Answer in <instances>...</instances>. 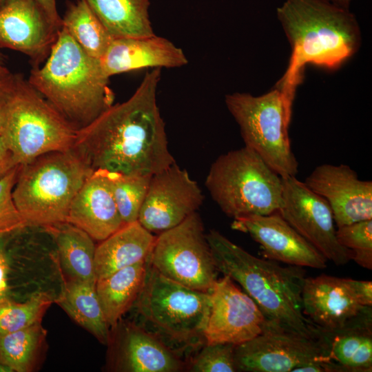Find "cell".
I'll return each instance as SVG.
<instances>
[{"mask_svg":"<svg viewBox=\"0 0 372 372\" xmlns=\"http://www.w3.org/2000/svg\"><path fill=\"white\" fill-rule=\"evenodd\" d=\"M161 68L146 72L134 94L80 130L74 148L93 170L153 175L174 163L157 104Z\"/></svg>","mask_w":372,"mask_h":372,"instance_id":"cell-1","label":"cell"},{"mask_svg":"<svg viewBox=\"0 0 372 372\" xmlns=\"http://www.w3.org/2000/svg\"><path fill=\"white\" fill-rule=\"evenodd\" d=\"M277 17L290 43L291 55L276 87L291 101L306 65L336 70L359 49L358 23L347 8L326 0H287L278 8Z\"/></svg>","mask_w":372,"mask_h":372,"instance_id":"cell-2","label":"cell"},{"mask_svg":"<svg viewBox=\"0 0 372 372\" xmlns=\"http://www.w3.org/2000/svg\"><path fill=\"white\" fill-rule=\"evenodd\" d=\"M218 271L238 283L267 320L302 336L316 338L318 329L304 315L302 267H282L253 256L219 231L206 234Z\"/></svg>","mask_w":372,"mask_h":372,"instance_id":"cell-3","label":"cell"},{"mask_svg":"<svg viewBox=\"0 0 372 372\" xmlns=\"http://www.w3.org/2000/svg\"><path fill=\"white\" fill-rule=\"evenodd\" d=\"M99 59L88 55L63 26L45 63L28 83L76 130L113 105L114 94Z\"/></svg>","mask_w":372,"mask_h":372,"instance_id":"cell-4","label":"cell"},{"mask_svg":"<svg viewBox=\"0 0 372 372\" xmlns=\"http://www.w3.org/2000/svg\"><path fill=\"white\" fill-rule=\"evenodd\" d=\"M93 171L74 147L19 165L12 196L25 227L67 222L76 194Z\"/></svg>","mask_w":372,"mask_h":372,"instance_id":"cell-5","label":"cell"},{"mask_svg":"<svg viewBox=\"0 0 372 372\" xmlns=\"http://www.w3.org/2000/svg\"><path fill=\"white\" fill-rule=\"evenodd\" d=\"M134 306L145 325L143 327L174 352L205 344L209 292L173 281L148 262L145 283Z\"/></svg>","mask_w":372,"mask_h":372,"instance_id":"cell-6","label":"cell"},{"mask_svg":"<svg viewBox=\"0 0 372 372\" xmlns=\"http://www.w3.org/2000/svg\"><path fill=\"white\" fill-rule=\"evenodd\" d=\"M205 186L220 209L234 219L271 214L281 203L282 178L246 146L219 156Z\"/></svg>","mask_w":372,"mask_h":372,"instance_id":"cell-7","label":"cell"},{"mask_svg":"<svg viewBox=\"0 0 372 372\" xmlns=\"http://www.w3.org/2000/svg\"><path fill=\"white\" fill-rule=\"evenodd\" d=\"M77 132L28 80L16 75L2 136L17 165L72 149Z\"/></svg>","mask_w":372,"mask_h":372,"instance_id":"cell-8","label":"cell"},{"mask_svg":"<svg viewBox=\"0 0 372 372\" xmlns=\"http://www.w3.org/2000/svg\"><path fill=\"white\" fill-rule=\"evenodd\" d=\"M225 104L240 127L245 146L254 150L281 178L296 176L298 163L288 127L292 106L278 87L261 96L234 92Z\"/></svg>","mask_w":372,"mask_h":372,"instance_id":"cell-9","label":"cell"},{"mask_svg":"<svg viewBox=\"0 0 372 372\" xmlns=\"http://www.w3.org/2000/svg\"><path fill=\"white\" fill-rule=\"evenodd\" d=\"M148 262L163 276L196 290L210 292L217 280L218 271L197 211L156 237Z\"/></svg>","mask_w":372,"mask_h":372,"instance_id":"cell-10","label":"cell"},{"mask_svg":"<svg viewBox=\"0 0 372 372\" xmlns=\"http://www.w3.org/2000/svg\"><path fill=\"white\" fill-rule=\"evenodd\" d=\"M282 183L280 216L327 260L344 265L352 260L351 251L338 241L333 212L326 200L296 176L282 178Z\"/></svg>","mask_w":372,"mask_h":372,"instance_id":"cell-11","label":"cell"},{"mask_svg":"<svg viewBox=\"0 0 372 372\" xmlns=\"http://www.w3.org/2000/svg\"><path fill=\"white\" fill-rule=\"evenodd\" d=\"M237 371L292 372L318 360H329L317 338L302 336L267 320L262 332L234 350Z\"/></svg>","mask_w":372,"mask_h":372,"instance_id":"cell-12","label":"cell"},{"mask_svg":"<svg viewBox=\"0 0 372 372\" xmlns=\"http://www.w3.org/2000/svg\"><path fill=\"white\" fill-rule=\"evenodd\" d=\"M203 198L198 183L175 162L152 176L138 221L150 232L160 234L196 212Z\"/></svg>","mask_w":372,"mask_h":372,"instance_id":"cell-13","label":"cell"},{"mask_svg":"<svg viewBox=\"0 0 372 372\" xmlns=\"http://www.w3.org/2000/svg\"><path fill=\"white\" fill-rule=\"evenodd\" d=\"M204 331L205 344L238 345L260 334L267 319L254 300L229 276L217 279Z\"/></svg>","mask_w":372,"mask_h":372,"instance_id":"cell-14","label":"cell"},{"mask_svg":"<svg viewBox=\"0 0 372 372\" xmlns=\"http://www.w3.org/2000/svg\"><path fill=\"white\" fill-rule=\"evenodd\" d=\"M304 183L328 203L337 227L372 219V182L349 165H318Z\"/></svg>","mask_w":372,"mask_h":372,"instance_id":"cell-15","label":"cell"},{"mask_svg":"<svg viewBox=\"0 0 372 372\" xmlns=\"http://www.w3.org/2000/svg\"><path fill=\"white\" fill-rule=\"evenodd\" d=\"M60 29L34 0H7L0 6V48L27 55L33 67L46 60Z\"/></svg>","mask_w":372,"mask_h":372,"instance_id":"cell-16","label":"cell"},{"mask_svg":"<svg viewBox=\"0 0 372 372\" xmlns=\"http://www.w3.org/2000/svg\"><path fill=\"white\" fill-rule=\"evenodd\" d=\"M233 229L247 233L260 245L269 260L293 266L327 267L324 256L278 213L236 218Z\"/></svg>","mask_w":372,"mask_h":372,"instance_id":"cell-17","label":"cell"},{"mask_svg":"<svg viewBox=\"0 0 372 372\" xmlns=\"http://www.w3.org/2000/svg\"><path fill=\"white\" fill-rule=\"evenodd\" d=\"M304 315L320 331L341 328L366 309L349 278L322 274L305 277L301 293Z\"/></svg>","mask_w":372,"mask_h":372,"instance_id":"cell-18","label":"cell"},{"mask_svg":"<svg viewBox=\"0 0 372 372\" xmlns=\"http://www.w3.org/2000/svg\"><path fill=\"white\" fill-rule=\"evenodd\" d=\"M113 369L127 372H177L184 369L180 356L143 327L118 324L111 329Z\"/></svg>","mask_w":372,"mask_h":372,"instance_id":"cell-19","label":"cell"},{"mask_svg":"<svg viewBox=\"0 0 372 372\" xmlns=\"http://www.w3.org/2000/svg\"><path fill=\"white\" fill-rule=\"evenodd\" d=\"M107 76L145 68H179L188 63L183 50L155 34L114 38L99 59Z\"/></svg>","mask_w":372,"mask_h":372,"instance_id":"cell-20","label":"cell"},{"mask_svg":"<svg viewBox=\"0 0 372 372\" xmlns=\"http://www.w3.org/2000/svg\"><path fill=\"white\" fill-rule=\"evenodd\" d=\"M67 222L102 241L125 224L118 211L106 170L96 169L76 194Z\"/></svg>","mask_w":372,"mask_h":372,"instance_id":"cell-21","label":"cell"},{"mask_svg":"<svg viewBox=\"0 0 372 372\" xmlns=\"http://www.w3.org/2000/svg\"><path fill=\"white\" fill-rule=\"evenodd\" d=\"M316 338L327 358L340 372L372 371L371 307L340 329L318 330Z\"/></svg>","mask_w":372,"mask_h":372,"instance_id":"cell-22","label":"cell"},{"mask_svg":"<svg viewBox=\"0 0 372 372\" xmlns=\"http://www.w3.org/2000/svg\"><path fill=\"white\" fill-rule=\"evenodd\" d=\"M156 237L138 221L124 225L96 247L94 271L96 280L148 260Z\"/></svg>","mask_w":372,"mask_h":372,"instance_id":"cell-23","label":"cell"},{"mask_svg":"<svg viewBox=\"0 0 372 372\" xmlns=\"http://www.w3.org/2000/svg\"><path fill=\"white\" fill-rule=\"evenodd\" d=\"M148 260L121 269L96 280V291L105 320L112 329L133 307L142 290Z\"/></svg>","mask_w":372,"mask_h":372,"instance_id":"cell-24","label":"cell"},{"mask_svg":"<svg viewBox=\"0 0 372 372\" xmlns=\"http://www.w3.org/2000/svg\"><path fill=\"white\" fill-rule=\"evenodd\" d=\"M45 229L54 238L60 263L69 278L96 282L94 240L68 222Z\"/></svg>","mask_w":372,"mask_h":372,"instance_id":"cell-25","label":"cell"},{"mask_svg":"<svg viewBox=\"0 0 372 372\" xmlns=\"http://www.w3.org/2000/svg\"><path fill=\"white\" fill-rule=\"evenodd\" d=\"M96 282L69 278L55 302L99 342L108 344L111 329L98 298Z\"/></svg>","mask_w":372,"mask_h":372,"instance_id":"cell-26","label":"cell"},{"mask_svg":"<svg viewBox=\"0 0 372 372\" xmlns=\"http://www.w3.org/2000/svg\"><path fill=\"white\" fill-rule=\"evenodd\" d=\"M113 38L154 34L149 0H84Z\"/></svg>","mask_w":372,"mask_h":372,"instance_id":"cell-27","label":"cell"},{"mask_svg":"<svg viewBox=\"0 0 372 372\" xmlns=\"http://www.w3.org/2000/svg\"><path fill=\"white\" fill-rule=\"evenodd\" d=\"M62 26L88 55L99 60L114 39L84 0L68 4Z\"/></svg>","mask_w":372,"mask_h":372,"instance_id":"cell-28","label":"cell"},{"mask_svg":"<svg viewBox=\"0 0 372 372\" xmlns=\"http://www.w3.org/2000/svg\"><path fill=\"white\" fill-rule=\"evenodd\" d=\"M47 331L41 322L0 338V363L16 372L32 371L41 353Z\"/></svg>","mask_w":372,"mask_h":372,"instance_id":"cell-29","label":"cell"},{"mask_svg":"<svg viewBox=\"0 0 372 372\" xmlns=\"http://www.w3.org/2000/svg\"><path fill=\"white\" fill-rule=\"evenodd\" d=\"M106 173L123 223L138 221L152 175L125 174L107 170Z\"/></svg>","mask_w":372,"mask_h":372,"instance_id":"cell-30","label":"cell"},{"mask_svg":"<svg viewBox=\"0 0 372 372\" xmlns=\"http://www.w3.org/2000/svg\"><path fill=\"white\" fill-rule=\"evenodd\" d=\"M45 293L33 294L24 302H17L9 297L0 300V338L41 322L43 315L52 303Z\"/></svg>","mask_w":372,"mask_h":372,"instance_id":"cell-31","label":"cell"},{"mask_svg":"<svg viewBox=\"0 0 372 372\" xmlns=\"http://www.w3.org/2000/svg\"><path fill=\"white\" fill-rule=\"evenodd\" d=\"M338 242L352 252V260L372 269V219L343 225L336 229Z\"/></svg>","mask_w":372,"mask_h":372,"instance_id":"cell-32","label":"cell"},{"mask_svg":"<svg viewBox=\"0 0 372 372\" xmlns=\"http://www.w3.org/2000/svg\"><path fill=\"white\" fill-rule=\"evenodd\" d=\"M230 343L205 344L189 366L192 372H234V350Z\"/></svg>","mask_w":372,"mask_h":372,"instance_id":"cell-33","label":"cell"},{"mask_svg":"<svg viewBox=\"0 0 372 372\" xmlns=\"http://www.w3.org/2000/svg\"><path fill=\"white\" fill-rule=\"evenodd\" d=\"M18 169L19 165L0 178V235L25 227L12 196Z\"/></svg>","mask_w":372,"mask_h":372,"instance_id":"cell-34","label":"cell"},{"mask_svg":"<svg viewBox=\"0 0 372 372\" xmlns=\"http://www.w3.org/2000/svg\"><path fill=\"white\" fill-rule=\"evenodd\" d=\"M349 283L353 288L360 302L364 307L372 305V282L368 280H358L349 278Z\"/></svg>","mask_w":372,"mask_h":372,"instance_id":"cell-35","label":"cell"},{"mask_svg":"<svg viewBox=\"0 0 372 372\" xmlns=\"http://www.w3.org/2000/svg\"><path fill=\"white\" fill-rule=\"evenodd\" d=\"M10 262L4 246L0 242V300L8 297Z\"/></svg>","mask_w":372,"mask_h":372,"instance_id":"cell-36","label":"cell"},{"mask_svg":"<svg viewBox=\"0 0 372 372\" xmlns=\"http://www.w3.org/2000/svg\"><path fill=\"white\" fill-rule=\"evenodd\" d=\"M18 165L1 135L0 136V178Z\"/></svg>","mask_w":372,"mask_h":372,"instance_id":"cell-37","label":"cell"},{"mask_svg":"<svg viewBox=\"0 0 372 372\" xmlns=\"http://www.w3.org/2000/svg\"><path fill=\"white\" fill-rule=\"evenodd\" d=\"M16 75L17 74H14V76L10 85L0 92V136L3 134L5 128L8 102L14 84Z\"/></svg>","mask_w":372,"mask_h":372,"instance_id":"cell-38","label":"cell"},{"mask_svg":"<svg viewBox=\"0 0 372 372\" xmlns=\"http://www.w3.org/2000/svg\"><path fill=\"white\" fill-rule=\"evenodd\" d=\"M45 11L52 23L59 28L62 27V18L57 10L56 0H34Z\"/></svg>","mask_w":372,"mask_h":372,"instance_id":"cell-39","label":"cell"},{"mask_svg":"<svg viewBox=\"0 0 372 372\" xmlns=\"http://www.w3.org/2000/svg\"><path fill=\"white\" fill-rule=\"evenodd\" d=\"M11 73L4 65L3 57L0 52V79L9 76Z\"/></svg>","mask_w":372,"mask_h":372,"instance_id":"cell-40","label":"cell"},{"mask_svg":"<svg viewBox=\"0 0 372 372\" xmlns=\"http://www.w3.org/2000/svg\"><path fill=\"white\" fill-rule=\"evenodd\" d=\"M14 74H10L9 76L0 79V92L7 87L12 82Z\"/></svg>","mask_w":372,"mask_h":372,"instance_id":"cell-41","label":"cell"},{"mask_svg":"<svg viewBox=\"0 0 372 372\" xmlns=\"http://www.w3.org/2000/svg\"><path fill=\"white\" fill-rule=\"evenodd\" d=\"M326 1L331 2L340 7L349 9V4L352 0H326Z\"/></svg>","mask_w":372,"mask_h":372,"instance_id":"cell-42","label":"cell"},{"mask_svg":"<svg viewBox=\"0 0 372 372\" xmlns=\"http://www.w3.org/2000/svg\"><path fill=\"white\" fill-rule=\"evenodd\" d=\"M14 371L10 366L0 363V372H12Z\"/></svg>","mask_w":372,"mask_h":372,"instance_id":"cell-43","label":"cell"},{"mask_svg":"<svg viewBox=\"0 0 372 372\" xmlns=\"http://www.w3.org/2000/svg\"><path fill=\"white\" fill-rule=\"evenodd\" d=\"M7 0H0V6H1Z\"/></svg>","mask_w":372,"mask_h":372,"instance_id":"cell-44","label":"cell"}]
</instances>
